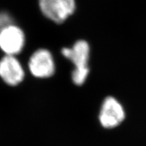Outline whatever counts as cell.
Listing matches in <instances>:
<instances>
[{"instance_id": "obj_1", "label": "cell", "mask_w": 146, "mask_h": 146, "mask_svg": "<svg viewBox=\"0 0 146 146\" xmlns=\"http://www.w3.org/2000/svg\"><path fill=\"white\" fill-rule=\"evenodd\" d=\"M39 8L45 17L60 24L74 13L75 0H39Z\"/></svg>"}, {"instance_id": "obj_2", "label": "cell", "mask_w": 146, "mask_h": 146, "mask_svg": "<svg viewBox=\"0 0 146 146\" xmlns=\"http://www.w3.org/2000/svg\"><path fill=\"white\" fill-rule=\"evenodd\" d=\"M25 36L21 29L14 25L0 31V48L6 55L16 56L23 50Z\"/></svg>"}, {"instance_id": "obj_3", "label": "cell", "mask_w": 146, "mask_h": 146, "mask_svg": "<svg viewBox=\"0 0 146 146\" xmlns=\"http://www.w3.org/2000/svg\"><path fill=\"white\" fill-rule=\"evenodd\" d=\"M30 72L37 78H48L55 72V63L52 54L46 49H39L31 56L29 62Z\"/></svg>"}, {"instance_id": "obj_4", "label": "cell", "mask_w": 146, "mask_h": 146, "mask_svg": "<svg viewBox=\"0 0 146 146\" xmlns=\"http://www.w3.org/2000/svg\"><path fill=\"white\" fill-rule=\"evenodd\" d=\"M125 118L124 108L117 100L108 97L102 104L99 119L101 125L106 129L117 127Z\"/></svg>"}, {"instance_id": "obj_5", "label": "cell", "mask_w": 146, "mask_h": 146, "mask_svg": "<svg viewBox=\"0 0 146 146\" xmlns=\"http://www.w3.org/2000/svg\"><path fill=\"white\" fill-rule=\"evenodd\" d=\"M0 77L10 86H16L23 81L25 72L15 56L5 55L0 60Z\"/></svg>"}, {"instance_id": "obj_6", "label": "cell", "mask_w": 146, "mask_h": 146, "mask_svg": "<svg viewBox=\"0 0 146 146\" xmlns=\"http://www.w3.org/2000/svg\"><path fill=\"white\" fill-rule=\"evenodd\" d=\"M62 54L70 60L74 65L75 69L88 68L90 48L87 41L84 40L77 41L70 48L64 47L61 51Z\"/></svg>"}, {"instance_id": "obj_7", "label": "cell", "mask_w": 146, "mask_h": 146, "mask_svg": "<svg viewBox=\"0 0 146 146\" xmlns=\"http://www.w3.org/2000/svg\"><path fill=\"white\" fill-rule=\"evenodd\" d=\"M89 68L83 69H74L72 72V79L76 85H82L86 81L89 74Z\"/></svg>"}, {"instance_id": "obj_8", "label": "cell", "mask_w": 146, "mask_h": 146, "mask_svg": "<svg viewBox=\"0 0 146 146\" xmlns=\"http://www.w3.org/2000/svg\"><path fill=\"white\" fill-rule=\"evenodd\" d=\"M12 21V17L8 13L4 12H0V31L5 27L13 25Z\"/></svg>"}]
</instances>
